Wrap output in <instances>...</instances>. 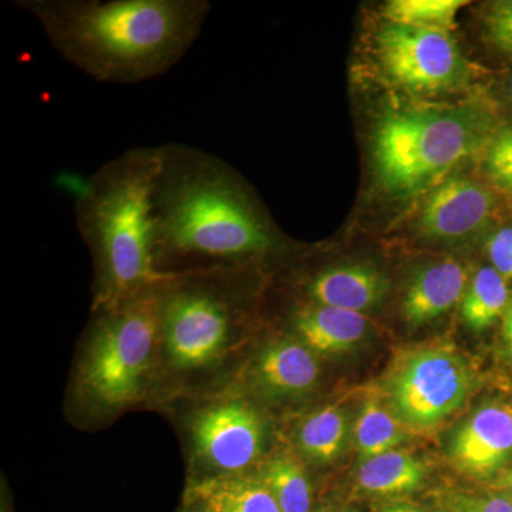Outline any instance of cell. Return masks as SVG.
I'll list each match as a JSON object with an SVG mask.
<instances>
[{
    "instance_id": "7c38bea8",
    "label": "cell",
    "mask_w": 512,
    "mask_h": 512,
    "mask_svg": "<svg viewBox=\"0 0 512 512\" xmlns=\"http://www.w3.org/2000/svg\"><path fill=\"white\" fill-rule=\"evenodd\" d=\"M320 367L312 350L299 340L284 339L266 346L251 370L252 382L266 396L296 397L311 392Z\"/></svg>"
},
{
    "instance_id": "f1b7e54d",
    "label": "cell",
    "mask_w": 512,
    "mask_h": 512,
    "mask_svg": "<svg viewBox=\"0 0 512 512\" xmlns=\"http://www.w3.org/2000/svg\"><path fill=\"white\" fill-rule=\"evenodd\" d=\"M194 512H212L210 508L205 507V505H202L200 510L194 511Z\"/></svg>"
},
{
    "instance_id": "d6986e66",
    "label": "cell",
    "mask_w": 512,
    "mask_h": 512,
    "mask_svg": "<svg viewBox=\"0 0 512 512\" xmlns=\"http://www.w3.org/2000/svg\"><path fill=\"white\" fill-rule=\"evenodd\" d=\"M406 439L403 424L376 397H369L356 421L355 443L360 460L389 453Z\"/></svg>"
},
{
    "instance_id": "83f0119b",
    "label": "cell",
    "mask_w": 512,
    "mask_h": 512,
    "mask_svg": "<svg viewBox=\"0 0 512 512\" xmlns=\"http://www.w3.org/2000/svg\"><path fill=\"white\" fill-rule=\"evenodd\" d=\"M383 512H420L417 508L412 507V505L400 504L393 505V507L386 508Z\"/></svg>"
},
{
    "instance_id": "2e32d148",
    "label": "cell",
    "mask_w": 512,
    "mask_h": 512,
    "mask_svg": "<svg viewBox=\"0 0 512 512\" xmlns=\"http://www.w3.org/2000/svg\"><path fill=\"white\" fill-rule=\"evenodd\" d=\"M195 497L212 512H282L261 478H211L198 485Z\"/></svg>"
},
{
    "instance_id": "52a82bcc",
    "label": "cell",
    "mask_w": 512,
    "mask_h": 512,
    "mask_svg": "<svg viewBox=\"0 0 512 512\" xmlns=\"http://www.w3.org/2000/svg\"><path fill=\"white\" fill-rule=\"evenodd\" d=\"M380 63L393 80L420 93L461 86L467 62L450 33L387 22L377 35Z\"/></svg>"
},
{
    "instance_id": "d4e9b609",
    "label": "cell",
    "mask_w": 512,
    "mask_h": 512,
    "mask_svg": "<svg viewBox=\"0 0 512 512\" xmlns=\"http://www.w3.org/2000/svg\"><path fill=\"white\" fill-rule=\"evenodd\" d=\"M488 255H490L493 268L505 281L512 279V228H504L493 235L488 242Z\"/></svg>"
},
{
    "instance_id": "3957f363",
    "label": "cell",
    "mask_w": 512,
    "mask_h": 512,
    "mask_svg": "<svg viewBox=\"0 0 512 512\" xmlns=\"http://www.w3.org/2000/svg\"><path fill=\"white\" fill-rule=\"evenodd\" d=\"M156 202L158 261L164 255L232 261L274 245L234 171L210 154L164 146Z\"/></svg>"
},
{
    "instance_id": "8fae6325",
    "label": "cell",
    "mask_w": 512,
    "mask_h": 512,
    "mask_svg": "<svg viewBox=\"0 0 512 512\" xmlns=\"http://www.w3.org/2000/svg\"><path fill=\"white\" fill-rule=\"evenodd\" d=\"M493 205V195L483 185L453 178L431 194L421 212L420 228L429 237H464L483 227Z\"/></svg>"
},
{
    "instance_id": "ba28073f",
    "label": "cell",
    "mask_w": 512,
    "mask_h": 512,
    "mask_svg": "<svg viewBox=\"0 0 512 512\" xmlns=\"http://www.w3.org/2000/svg\"><path fill=\"white\" fill-rule=\"evenodd\" d=\"M471 382L470 369L456 352L423 350L410 357L394 379V410L409 426H434L464 403Z\"/></svg>"
},
{
    "instance_id": "484cf974",
    "label": "cell",
    "mask_w": 512,
    "mask_h": 512,
    "mask_svg": "<svg viewBox=\"0 0 512 512\" xmlns=\"http://www.w3.org/2000/svg\"><path fill=\"white\" fill-rule=\"evenodd\" d=\"M454 512H512L510 493H491L458 498Z\"/></svg>"
},
{
    "instance_id": "7a4b0ae2",
    "label": "cell",
    "mask_w": 512,
    "mask_h": 512,
    "mask_svg": "<svg viewBox=\"0 0 512 512\" xmlns=\"http://www.w3.org/2000/svg\"><path fill=\"white\" fill-rule=\"evenodd\" d=\"M163 147L128 151L94 174L77 220L96 258L99 308L109 309L178 274L158 265L157 187Z\"/></svg>"
},
{
    "instance_id": "4316f807",
    "label": "cell",
    "mask_w": 512,
    "mask_h": 512,
    "mask_svg": "<svg viewBox=\"0 0 512 512\" xmlns=\"http://www.w3.org/2000/svg\"><path fill=\"white\" fill-rule=\"evenodd\" d=\"M504 339L505 343H507L508 353H510L512 359V302L508 305L507 312H505Z\"/></svg>"
},
{
    "instance_id": "9c48e42d",
    "label": "cell",
    "mask_w": 512,
    "mask_h": 512,
    "mask_svg": "<svg viewBox=\"0 0 512 512\" xmlns=\"http://www.w3.org/2000/svg\"><path fill=\"white\" fill-rule=\"evenodd\" d=\"M195 453L214 478L239 477L261 456L265 427L242 400H221L202 409L191 426Z\"/></svg>"
},
{
    "instance_id": "ffe728a7",
    "label": "cell",
    "mask_w": 512,
    "mask_h": 512,
    "mask_svg": "<svg viewBox=\"0 0 512 512\" xmlns=\"http://www.w3.org/2000/svg\"><path fill=\"white\" fill-rule=\"evenodd\" d=\"M507 281L491 266L477 272L463 299V318L473 330H484L507 312Z\"/></svg>"
},
{
    "instance_id": "ac0fdd59",
    "label": "cell",
    "mask_w": 512,
    "mask_h": 512,
    "mask_svg": "<svg viewBox=\"0 0 512 512\" xmlns=\"http://www.w3.org/2000/svg\"><path fill=\"white\" fill-rule=\"evenodd\" d=\"M348 423L339 407H325L312 413L299 427L298 444L302 453L319 464H329L342 454Z\"/></svg>"
},
{
    "instance_id": "cb8c5ba5",
    "label": "cell",
    "mask_w": 512,
    "mask_h": 512,
    "mask_svg": "<svg viewBox=\"0 0 512 512\" xmlns=\"http://www.w3.org/2000/svg\"><path fill=\"white\" fill-rule=\"evenodd\" d=\"M488 39L497 49L512 55V0H500L485 16Z\"/></svg>"
},
{
    "instance_id": "8992f818",
    "label": "cell",
    "mask_w": 512,
    "mask_h": 512,
    "mask_svg": "<svg viewBox=\"0 0 512 512\" xmlns=\"http://www.w3.org/2000/svg\"><path fill=\"white\" fill-rule=\"evenodd\" d=\"M165 284L161 308V343L170 365L183 372L204 369L228 348L232 312L224 293L195 284L192 272Z\"/></svg>"
},
{
    "instance_id": "7402d4cb",
    "label": "cell",
    "mask_w": 512,
    "mask_h": 512,
    "mask_svg": "<svg viewBox=\"0 0 512 512\" xmlns=\"http://www.w3.org/2000/svg\"><path fill=\"white\" fill-rule=\"evenodd\" d=\"M259 478L274 494L282 512H311V483L303 468L292 458H272Z\"/></svg>"
},
{
    "instance_id": "44dd1931",
    "label": "cell",
    "mask_w": 512,
    "mask_h": 512,
    "mask_svg": "<svg viewBox=\"0 0 512 512\" xmlns=\"http://www.w3.org/2000/svg\"><path fill=\"white\" fill-rule=\"evenodd\" d=\"M466 0H390L383 8L384 19L394 25L441 30L457 28V15Z\"/></svg>"
},
{
    "instance_id": "603a6c76",
    "label": "cell",
    "mask_w": 512,
    "mask_h": 512,
    "mask_svg": "<svg viewBox=\"0 0 512 512\" xmlns=\"http://www.w3.org/2000/svg\"><path fill=\"white\" fill-rule=\"evenodd\" d=\"M487 171L497 187L512 192V127L494 138L488 150Z\"/></svg>"
},
{
    "instance_id": "e0dca14e",
    "label": "cell",
    "mask_w": 512,
    "mask_h": 512,
    "mask_svg": "<svg viewBox=\"0 0 512 512\" xmlns=\"http://www.w3.org/2000/svg\"><path fill=\"white\" fill-rule=\"evenodd\" d=\"M426 468L412 454L389 451L363 461L357 471L360 490L373 495H399L419 490Z\"/></svg>"
},
{
    "instance_id": "5b68a950",
    "label": "cell",
    "mask_w": 512,
    "mask_h": 512,
    "mask_svg": "<svg viewBox=\"0 0 512 512\" xmlns=\"http://www.w3.org/2000/svg\"><path fill=\"white\" fill-rule=\"evenodd\" d=\"M490 130V120L471 107L392 111L377 124V171L389 190H420L476 153Z\"/></svg>"
},
{
    "instance_id": "5bb4252c",
    "label": "cell",
    "mask_w": 512,
    "mask_h": 512,
    "mask_svg": "<svg viewBox=\"0 0 512 512\" xmlns=\"http://www.w3.org/2000/svg\"><path fill=\"white\" fill-rule=\"evenodd\" d=\"M387 281L369 266H340L316 276L309 295L318 305L362 313L382 301Z\"/></svg>"
},
{
    "instance_id": "1f68e13d",
    "label": "cell",
    "mask_w": 512,
    "mask_h": 512,
    "mask_svg": "<svg viewBox=\"0 0 512 512\" xmlns=\"http://www.w3.org/2000/svg\"><path fill=\"white\" fill-rule=\"evenodd\" d=\"M511 92H512V83H511Z\"/></svg>"
},
{
    "instance_id": "f546056e",
    "label": "cell",
    "mask_w": 512,
    "mask_h": 512,
    "mask_svg": "<svg viewBox=\"0 0 512 512\" xmlns=\"http://www.w3.org/2000/svg\"><path fill=\"white\" fill-rule=\"evenodd\" d=\"M508 487H510V494L512 495V471H511L510 480H508Z\"/></svg>"
},
{
    "instance_id": "277c9868",
    "label": "cell",
    "mask_w": 512,
    "mask_h": 512,
    "mask_svg": "<svg viewBox=\"0 0 512 512\" xmlns=\"http://www.w3.org/2000/svg\"><path fill=\"white\" fill-rule=\"evenodd\" d=\"M165 284L104 309L77 376L80 393L97 409L119 412L143 397L161 343Z\"/></svg>"
},
{
    "instance_id": "6da1fadb",
    "label": "cell",
    "mask_w": 512,
    "mask_h": 512,
    "mask_svg": "<svg viewBox=\"0 0 512 512\" xmlns=\"http://www.w3.org/2000/svg\"><path fill=\"white\" fill-rule=\"evenodd\" d=\"M50 45L99 82L138 83L167 73L200 36L204 0H23Z\"/></svg>"
},
{
    "instance_id": "4dcf8cb0",
    "label": "cell",
    "mask_w": 512,
    "mask_h": 512,
    "mask_svg": "<svg viewBox=\"0 0 512 512\" xmlns=\"http://www.w3.org/2000/svg\"><path fill=\"white\" fill-rule=\"evenodd\" d=\"M318 512H348V511H318Z\"/></svg>"
},
{
    "instance_id": "4fadbf2b",
    "label": "cell",
    "mask_w": 512,
    "mask_h": 512,
    "mask_svg": "<svg viewBox=\"0 0 512 512\" xmlns=\"http://www.w3.org/2000/svg\"><path fill=\"white\" fill-rule=\"evenodd\" d=\"M466 284V269L456 261L447 259L426 266L407 286L404 318L414 326L439 318L460 301L466 292Z\"/></svg>"
},
{
    "instance_id": "9a60e30c",
    "label": "cell",
    "mask_w": 512,
    "mask_h": 512,
    "mask_svg": "<svg viewBox=\"0 0 512 512\" xmlns=\"http://www.w3.org/2000/svg\"><path fill=\"white\" fill-rule=\"evenodd\" d=\"M369 323L363 313L326 305H312L295 316V329L309 349L339 353L365 338Z\"/></svg>"
},
{
    "instance_id": "30bf717a",
    "label": "cell",
    "mask_w": 512,
    "mask_h": 512,
    "mask_svg": "<svg viewBox=\"0 0 512 512\" xmlns=\"http://www.w3.org/2000/svg\"><path fill=\"white\" fill-rule=\"evenodd\" d=\"M512 456V406L491 402L471 414L451 440L450 458L460 473L488 480Z\"/></svg>"
}]
</instances>
